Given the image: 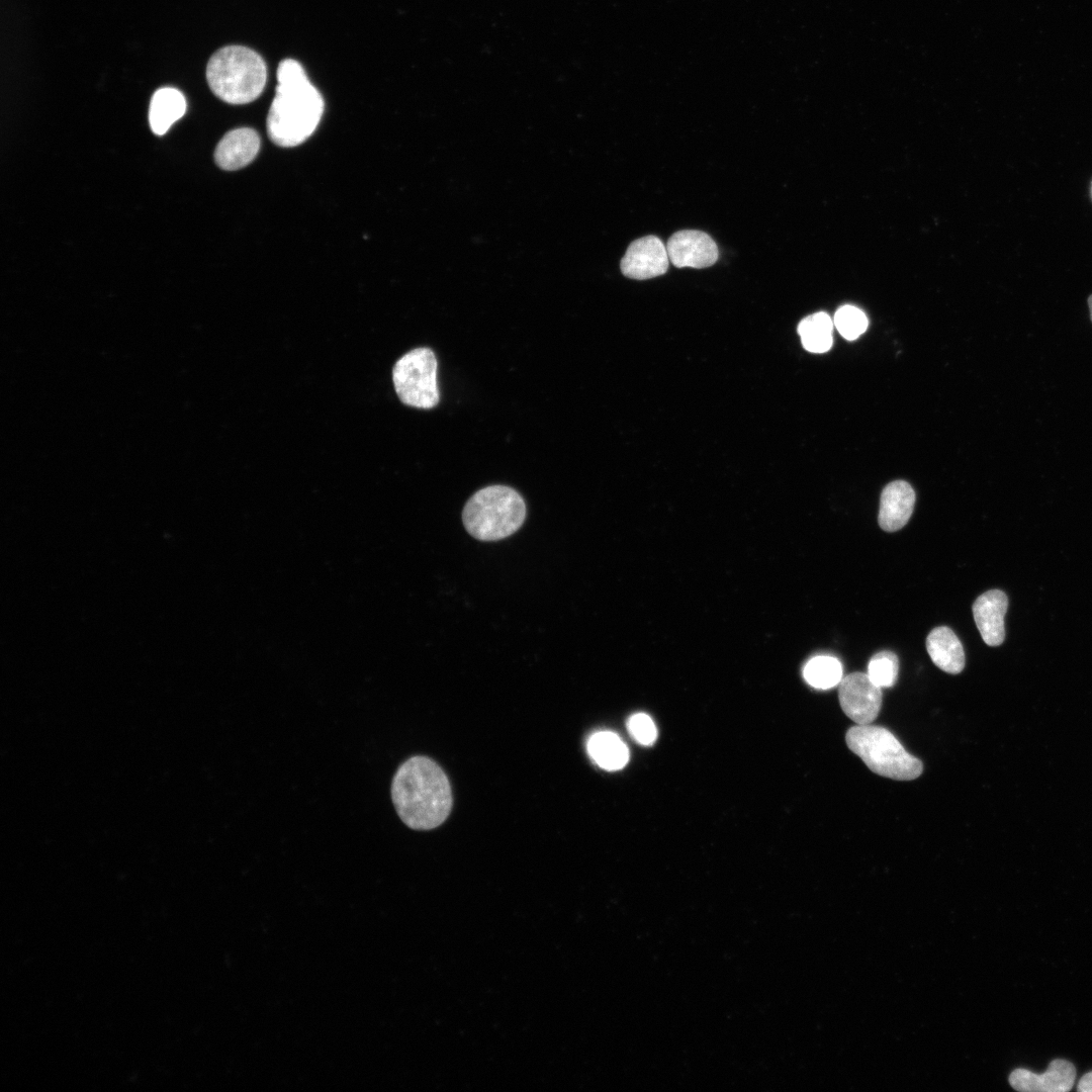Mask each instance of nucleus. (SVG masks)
Masks as SVG:
<instances>
[{
    "label": "nucleus",
    "instance_id": "nucleus-4",
    "mask_svg": "<svg viewBox=\"0 0 1092 1092\" xmlns=\"http://www.w3.org/2000/svg\"><path fill=\"white\" fill-rule=\"evenodd\" d=\"M526 518L522 495L506 485H489L466 503L462 520L467 532L481 541H496L515 533Z\"/></svg>",
    "mask_w": 1092,
    "mask_h": 1092
},
{
    "label": "nucleus",
    "instance_id": "nucleus-9",
    "mask_svg": "<svg viewBox=\"0 0 1092 1092\" xmlns=\"http://www.w3.org/2000/svg\"><path fill=\"white\" fill-rule=\"evenodd\" d=\"M665 246L669 262L677 268H706L715 264L719 257L714 240L697 230L674 233Z\"/></svg>",
    "mask_w": 1092,
    "mask_h": 1092
},
{
    "label": "nucleus",
    "instance_id": "nucleus-3",
    "mask_svg": "<svg viewBox=\"0 0 1092 1092\" xmlns=\"http://www.w3.org/2000/svg\"><path fill=\"white\" fill-rule=\"evenodd\" d=\"M206 80L213 94L230 104H247L257 99L267 81L262 57L243 46L216 51L206 67Z\"/></svg>",
    "mask_w": 1092,
    "mask_h": 1092
},
{
    "label": "nucleus",
    "instance_id": "nucleus-10",
    "mask_svg": "<svg viewBox=\"0 0 1092 1092\" xmlns=\"http://www.w3.org/2000/svg\"><path fill=\"white\" fill-rule=\"evenodd\" d=\"M1075 1079V1066L1067 1060L1055 1059L1041 1074L1023 1068L1013 1070L1009 1075V1084L1022 1092H1068L1073 1088Z\"/></svg>",
    "mask_w": 1092,
    "mask_h": 1092
},
{
    "label": "nucleus",
    "instance_id": "nucleus-22",
    "mask_svg": "<svg viewBox=\"0 0 1092 1092\" xmlns=\"http://www.w3.org/2000/svg\"><path fill=\"white\" fill-rule=\"evenodd\" d=\"M1077 1090L1079 1092H1092V1071L1082 1076L1079 1080Z\"/></svg>",
    "mask_w": 1092,
    "mask_h": 1092
},
{
    "label": "nucleus",
    "instance_id": "nucleus-1",
    "mask_svg": "<svg viewBox=\"0 0 1092 1092\" xmlns=\"http://www.w3.org/2000/svg\"><path fill=\"white\" fill-rule=\"evenodd\" d=\"M324 109L323 96L301 64L293 59L281 61L266 122L271 141L286 148L302 144L316 129Z\"/></svg>",
    "mask_w": 1092,
    "mask_h": 1092
},
{
    "label": "nucleus",
    "instance_id": "nucleus-13",
    "mask_svg": "<svg viewBox=\"0 0 1092 1092\" xmlns=\"http://www.w3.org/2000/svg\"><path fill=\"white\" fill-rule=\"evenodd\" d=\"M260 150V136L250 127L230 130L217 144L214 160L218 167L233 171L249 165Z\"/></svg>",
    "mask_w": 1092,
    "mask_h": 1092
},
{
    "label": "nucleus",
    "instance_id": "nucleus-15",
    "mask_svg": "<svg viewBox=\"0 0 1092 1092\" xmlns=\"http://www.w3.org/2000/svg\"><path fill=\"white\" fill-rule=\"evenodd\" d=\"M186 110L184 95L172 87L158 89L150 102L149 122L154 133L162 135Z\"/></svg>",
    "mask_w": 1092,
    "mask_h": 1092
},
{
    "label": "nucleus",
    "instance_id": "nucleus-12",
    "mask_svg": "<svg viewBox=\"0 0 1092 1092\" xmlns=\"http://www.w3.org/2000/svg\"><path fill=\"white\" fill-rule=\"evenodd\" d=\"M915 504V492L905 480H895L887 484L880 500L878 521L881 529L895 532L902 529L909 521Z\"/></svg>",
    "mask_w": 1092,
    "mask_h": 1092
},
{
    "label": "nucleus",
    "instance_id": "nucleus-2",
    "mask_svg": "<svg viewBox=\"0 0 1092 1092\" xmlns=\"http://www.w3.org/2000/svg\"><path fill=\"white\" fill-rule=\"evenodd\" d=\"M391 799L401 821L415 830L441 825L453 803L447 776L434 760L423 755L399 765L391 783Z\"/></svg>",
    "mask_w": 1092,
    "mask_h": 1092
},
{
    "label": "nucleus",
    "instance_id": "nucleus-17",
    "mask_svg": "<svg viewBox=\"0 0 1092 1092\" xmlns=\"http://www.w3.org/2000/svg\"><path fill=\"white\" fill-rule=\"evenodd\" d=\"M832 330L833 321L822 311L804 317L798 326L803 347L812 353H824L831 348Z\"/></svg>",
    "mask_w": 1092,
    "mask_h": 1092
},
{
    "label": "nucleus",
    "instance_id": "nucleus-23",
    "mask_svg": "<svg viewBox=\"0 0 1092 1092\" xmlns=\"http://www.w3.org/2000/svg\"><path fill=\"white\" fill-rule=\"evenodd\" d=\"M1088 305H1089V309H1090V317H1091V321H1092V295H1090L1089 298H1088Z\"/></svg>",
    "mask_w": 1092,
    "mask_h": 1092
},
{
    "label": "nucleus",
    "instance_id": "nucleus-19",
    "mask_svg": "<svg viewBox=\"0 0 1092 1092\" xmlns=\"http://www.w3.org/2000/svg\"><path fill=\"white\" fill-rule=\"evenodd\" d=\"M899 660L889 650H883L872 656L868 665L870 678L880 688H891L898 677Z\"/></svg>",
    "mask_w": 1092,
    "mask_h": 1092
},
{
    "label": "nucleus",
    "instance_id": "nucleus-8",
    "mask_svg": "<svg viewBox=\"0 0 1092 1092\" xmlns=\"http://www.w3.org/2000/svg\"><path fill=\"white\" fill-rule=\"evenodd\" d=\"M669 258L666 246L655 236L632 242L621 260L622 273L631 279L645 280L667 271Z\"/></svg>",
    "mask_w": 1092,
    "mask_h": 1092
},
{
    "label": "nucleus",
    "instance_id": "nucleus-5",
    "mask_svg": "<svg viewBox=\"0 0 1092 1092\" xmlns=\"http://www.w3.org/2000/svg\"><path fill=\"white\" fill-rule=\"evenodd\" d=\"M847 747L875 774L896 781H912L923 771L922 762L906 751L886 728L855 725L845 735Z\"/></svg>",
    "mask_w": 1092,
    "mask_h": 1092
},
{
    "label": "nucleus",
    "instance_id": "nucleus-21",
    "mask_svg": "<svg viewBox=\"0 0 1092 1092\" xmlns=\"http://www.w3.org/2000/svg\"><path fill=\"white\" fill-rule=\"evenodd\" d=\"M627 728L634 740L642 745H650L656 740V726L644 713L632 715L627 722Z\"/></svg>",
    "mask_w": 1092,
    "mask_h": 1092
},
{
    "label": "nucleus",
    "instance_id": "nucleus-14",
    "mask_svg": "<svg viewBox=\"0 0 1092 1092\" xmlns=\"http://www.w3.org/2000/svg\"><path fill=\"white\" fill-rule=\"evenodd\" d=\"M926 649L933 663L941 670L951 674L963 671L966 663L964 648L950 628L939 626L932 629L926 638Z\"/></svg>",
    "mask_w": 1092,
    "mask_h": 1092
},
{
    "label": "nucleus",
    "instance_id": "nucleus-20",
    "mask_svg": "<svg viewBox=\"0 0 1092 1092\" xmlns=\"http://www.w3.org/2000/svg\"><path fill=\"white\" fill-rule=\"evenodd\" d=\"M833 324L843 338L854 340L867 330L868 318L859 308L844 305L835 312Z\"/></svg>",
    "mask_w": 1092,
    "mask_h": 1092
},
{
    "label": "nucleus",
    "instance_id": "nucleus-7",
    "mask_svg": "<svg viewBox=\"0 0 1092 1092\" xmlns=\"http://www.w3.org/2000/svg\"><path fill=\"white\" fill-rule=\"evenodd\" d=\"M882 688L863 672H852L838 685L839 704L844 714L857 725L872 724L882 706Z\"/></svg>",
    "mask_w": 1092,
    "mask_h": 1092
},
{
    "label": "nucleus",
    "instance_id": "nucleus-11",
    "mask_svg": "<svg viewBox=\"0 0 1092 1092\" xmlns=\"http://www.w3.org/2000/svg\"><path fill=\"white\" fill-rule=\"evenodd\" d=\"M1007 607V596L1000 589L987 590L973 604L976 626L984 642L989 646H998L1004 641V617Z\"/></svg>",
    "mask_w": 1092,
    "mask_h": 1092
},
{
    "label": "nucleus",
    "instance_id": "nucleus-16",
    "mask_svg": "<svg viewBox=\"0 0 1092 1092\" xmlns=\"http://www.w3.org/2000/svg\"><path fill=\"white\" fill-rule=\"evenodd\" d=\"M587 751L594 761L607 770H618L629 760V750L622 739L610 731L594 734L587 742Z\"/></svg>",
    "mask_w": 1092,
    "mask_h": 1092
},
{
    "label": "nucleus",
    "instance_id": "nucleus-18",
    "mask_svg": "<svg viewBox=\"0 0 1092 1092\" xmlns=\"http://www.w3.org/2000/svg\"><path fill=\"white\" fill-rule=\"evenodd\" d=\"M843 669L840 661L829 655L811 658L803 669L805 680L813 688L828 690L839 685Z\"/></svg>",
    "mask_w": 1092,
    "mask_h": 1092
},
{
    "label": "nucleus",
    "instance_id": "nucleus-6",
    "mask_svg": "<svg viewBox=\"0 0 1092 1092\" xmlns=\"http://www.w3.org/2000/svg\"><path fill=\"white\" fill-rule=\"evenodd\" d=\"M437 359L429 348H417L396 361L392 380L399 399L407 405L432 408L439 402Z\"/></svg>",
    "mask_w": 1092,
    "mask_h": 1092
}]
</instances>
